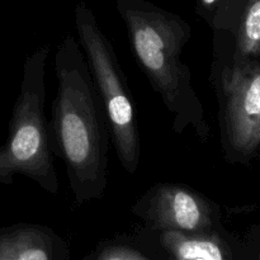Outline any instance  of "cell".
Instances as JSON below:
<instances>
[{"mask_svg":"<svg viewBox=\"0 0 260 260\" xmlns=\"http://www.w3.org/2000/svg\"><path fill=\"white\" fill-rule=\"evenodd\" d=\"M218 2L220 0H201V5H202L205 12H212Z\"/></svg>","mask_w":260,"mask_h":260,"instance_id":"cell-11","label":"cell"},{"mask_svg":"<svg viewBox=\"0 0 260 260\" xmlns=\"http://www.w3.org/2000/svg\"><path fill=\"white\" fill-rule=\"evenodd\" d=\"M57 95L52 129L78 205L103 196L108 169V127L88 61L73 36H66L55 56Z\"/></svg>","mask_w":260,"mask_h":260,"instance_id":"cell-1","label":"cell"},{"mask_svg":"<svg viewBox=\"0 0 260 260\" xmlns=\"http://www.w3.org/2000/svg\"><path fill=\"white\" fill-rule=\"evenodd\" d=\"M155 231L205 233L216 229L213 203L192 189L175 184H157L134 207Z\"/></svg>","mask_w":260,"mask_h":260,"instance_id":"cell-6","label":"cell"},{"mask_svg":"<svg viewBox=\"0 0 260 260\" xmlns=\"http://www.w3.org/2000/svg\"><path fill=\"white\" fill-rule=\"evenodd\" d=\"M226 140L235 152L250 155L260 145V65L233 62L221 73Z\"/></svg>","mask_w":260,"mask_h":260,"instance_id":"cell-5","label":"cell"},{"mask_svg":"<svg viewBox=\"0 0 260 260\" xmlns=\"http://www.w3.org/2000/svg\"><path fill=\"white\" fill-rule=\"evenodd\" d=\"M94 260H150L135 249L123 245L107 246Z\"/></svg>","mask_w":260,"mask_h":260,"instance_id":"cell-10","label":"cell"},{"mask_svg":"<svg viewBox=\"0 0 260 260\" xmlns=\"http://www.w3.org/2000/svg\"><path fill=\"white\" fill-rule=\"evenodd\" d=\"M260 55V0H246L236 32L235 60L250 61Z\"/></svg>","mask_w":260,"mask_h":260,"instance_id":"cell-9","label":"cell"},{"mask_svg":"<svg viewBox=\"0 0 260 260\" xmlns=\"http://www.w3.org/2000/svg\"><path fill=\"white\" fill-rule=\"evenodd\" d=\"M160 244L172 260H239L230 243L216 229L193 234L162 231Z\"/></svg>","mask_w":260,"mask_h":260,"instance_id":"cell-7","label":"cell"},{"mask_svg":"<svg viewBox=\"0 0 260 260\" xmlns=\"http://www.w3.org/2000/svg\"><path fill=\"white\" fill-rule=\"evenodd\" d=\"M48 53V46H41L25 58L9 135L7 142L0 146V183L12 184L14 175L20 174L50 194H57L58 180L45 119Z\"/></svg>","mask_w":260,"mask_h":260,"instance_id":"cell-3","label":"cell"},{"mask_svg":"<svg viewBox=\"0 0 260 260\" xmlns=\"http://www.w3.org/2000/svg\"><path fill=\"white\" fill-rule=\"evenodd\" d=\"M256 260H260V236L258 241V253H256Z\"/></svg>","mask_w":260,"mask_h":260,"instance_id":"cell-12","label":"cell"},{"mask_svg":"<svg viewBox=\"0 0 260 260\" xmlns=\"http://www.w3.org/2000/svg\"><path fill=\"white\" fill-rule=\"evenodd\" d=\"M75 24L117 156L122 167L134 174L140 164V137L134 103L121 66L111 42L86 5H76Z\"/></svg>","mask_w":260,"mask_h":260,"instance_id":"cell-4","label":"cell"},{"mask_svg":"<svg viewBox=\"0 0 260 260\" xmlns=\"http://www.w3.org/2000/svg\"><path fill=\"white\" fill-rule=\"evenodd\" d=\"M132 52L150 83L173 114V129L192 128L206 141L210 128L205 109L192 84L190 69L182 53L190 40V27L177 15L142 0H118Z\"/></svg>","mask_w":260,"mask_h":260,"instance_id":"cell-2","label":"cell"},{"mask_svg":"<svg viewBox=\"0 0 260 260\" xmlns=\"http://www.w3.org/2000/svg\"><path fill=\"white\" fill-rule=\"evenodd\" d=\"M60 240L41 226L19 225L0 230V260H56Z\"/></svg>","mask_w":260,"mask_h":260,"instance_id":"cell-8","label":"cell"}]
</instances>
